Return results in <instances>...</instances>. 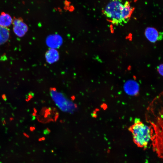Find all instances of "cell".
<instances>
[{
    "mask_svg": "<svg viewBox=\"0 0 163 163\" xmlns=\"http://www.w3.org/2000/svg\"><path fill=\"white\" fill-rule=\"evenodd\" d=\"M134 9L128 1L111 0L102 10L108 21L115 25L126 23Z\"/></svg>",
    "mask_w": 163,
    "mask_h": 163,
    "instance_id": "obj_1",
    "label": "cell"
},
{
    "mask_svg": "<svg viewBox=\"0 0 163 163\" xmlns=\"http://www.w3.org/2000/svg\"><path fill=\"white\" fill-rule=\"evenodd\" d=\"M131 130L135 143L140 147H146L152 136L150 127L141 122H136Z\"/></svg>",
    "mask_w": 163,
    "mask_h": 163,
    "instance_id": "obj_2",
    "label": "cell"
},
{
    "mask_svg": "<svg viewBox=\"0 0 163 163\" xmlns=\"http://www.w3.org/2000/svg\"><path fill=\"white\" fill-rule=\"evenodd\" d=\"M13 31L19 37H23L28 30V27L22 18H14L13 20Z\"/></svg>",
    "mask_w": 163,
    "mask_h": 163,
    "instance_id": "obj_3",
    "label": "cell"
},
{
    "mask_svg": "<svg viewBox=\"0 0 163 163\" xmlns=\"http://www.w3.org/2000/svg\"><path fill=\"white\" fill-rule=\"evenodd\" d=\"M145 34L146 38L152 43L160 40L162 38V33L158 31L153 27L147 28L145 30Z\"/></svg>",
    "mask_w": 163,
    "mask_h": 163,
    "instance_id": "obj_4",
    "label": "cell"
},
{
    "mask_svg": "<svg viewBox=\"0 0 163 163\" xmlns=\"http://www.w3.org/2000/svg\"><path fill=\"white\" fill-rule=\"evenodd\" d=\"M13 19L7 13L2 12L0 15V26L5 27L9 26L12 24Z\"/></svg>",
    "mask_w": 163,
    "mask_h": 163,
    "instance_id": "obj_5",
    "label": "cell"
},
{
    "mask_svg": "<svg viewBox=\"0 0 163 163\" xmlns=\"http://www.w3.org/2000/svg\"><path fill=\"white\" fill-rule=\"evenodd\" d=\"M9 37V31L7 27L0 26V45L7 42Z\"/></svg>",
    "mask_w": 163,
    "mask_h": 163,
    "instance_id": "obj_6",
    "label": "cell"
},
{
    "mask_svg": "<svg viewBox=\"0 0 163 163\" xmlns=\"http://www.w3.org/2000/svg\"><path fill=\"white\" fill-rule=\"evenodd\" d=\"M34 94L32 92H30L27 95V97L25 99V101L27 102H29L34 97Z\"/></svg>",
    "mask_w": 163,
    "mask_h": 163,
    "instance_id": "obj_7",
    "label": "cell"
},
{
    "mask_svg": "<svg viewBox=\"0 0 163 163\" xmlns=\"http://www.w3.org/2000/svg\"><path fill=\"white\" fill-rule=\"evenodd\" d=\"M157 69L158 71L159 74H160L161 75H162L163 73V65L162 64H160L158 66L157 68Z\"/></svg>",
    "mask_w": 163,
    "mask_h": 163,
    "instance_id": "obj_8",
    "label": "cell"
},
{
    "mask_svg": "<svg viewBox=\"0 0 163 163\" xmlns=\"http://www.w3.org/2000/svg\"><path fill=\"white\" fill-rule=\"evenodd\" d=\"M2 97L3 100L5 101H6L7 100V99L6 96L5 94H3L2 95Z\"/></svg>",
    "mask_w": 163,
    "mask_h": 163,
    "instance_id": "obj_9",
    "label": "cell"
},
{
    "mask_svg": "<svg viewBox=\"0 0 163 163\" xmlns=\"http://www.w3.org/2000/svg\"><path fill=\"white\" fill-rule=\"evenodd\" d=\"M50 132V131L49 129H47L46 130H44V134H49Z\"/></svg>",
    "mask_w": 163,
    "mask_h": 163,
    "instance_id": "obj_10",
    "label": "cell"
},
{
    "mask_svg": "<svg viewBox=\"0 0 163 163\" xmlns=\"http://www.w3.org/2000/svg\"><path fill=\"white\" fill-rule=\"evenodd\" d=\"M35 129V127L34 126H30V129L31 131H33Z\"/></svg>",
    "mask_w": 163,
    "mask_h": 163,
    "instance_id": "obj_11",
    "label": "cell"
},
{
    "mask_svg": "<svg viewBox=\"0 0 163 163\" xmlns=\"http://www.w3.org/2000/svg\"><path fill=\"white\" fill-rule=\"evenodd\" d=\"M2 123L3 125H5L6 124V121L5 119H3L2 120Z\"/></svg>",
    "mask_w": 163,
    "mask_h": 163,
    "instance_id": "obj_12",
    "label": "cell"
},
{
    "mask_svg": "<svg viewBox=\"0 0 163 163\" xmlns=\"http://www.w3.org/2000/svg\"><path fill=\"white\" fill-rule=\"evenodd\" d=\"M45 139V138L44 137H42L41 138L39 139V141H43Z\"/></svg>",
    "mask_w": 163,
    "mask_h": 163,
    "instance_id": "obj_13",
    "label": "cell"
},
{
    "mask_svg": "<svg viewBox=\"0 0 163 163\" xmlns=\"http://www.w3.org/2000/svg\"><path fill=\"white\" fill-rule=\"evenodd\" d=\"M13 119H14L12 117H11L9 119V120L10 121H12V120H13Z\"/></svg>",
    "mask_w": 163,
    "mask_h": 163,
    "instance_id": "obj_14",
    "label": "cell"
}]
</instances>
